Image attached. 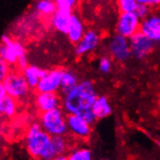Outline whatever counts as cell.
I'll return each mask as SVG.
<instances>
[{
	"label": "cell",
	"instance_id": "cell-1",
	"mask_svg": "<svg viewBox=\"0 0 160 160\" xmlns=\"http://www.w3.org/2000/svg\"><path fill=\"white\" fill-rule=\"evenodd\" d=\"M97 97L98 94L93 82L84 80L70 91L64 93L63 110L68 116H81L91 124L96 120L92 107Z\"/></svg>",
	"mask_w": 160,
	"mask_h": 160
},
{
	"label": "cell",
	"instance_id": "cell-2",
	"mask_svg": "<svg viewBox=\"0 0 160 160\" xmlns=\"http://www.w3.org/2000/svg\"><path fill=\"white\" fill-rule=\"evenodd\" d=\"M25 146L28 153L34 158L52 160L56 156L52 146V137L45 132L38 122H34L27 129Z\"/></svg>",
	"mask_w": 160,
	"mask_h": 160
},
{
	"label": "cell",
	"instance_id": "cell-3",
	"mask_svg": "<svg viewBox=\"0 0 160 160\" xmlns=\"http://www.w3.org/2000/svg\"><path fill=\"white\" fill-rule=\"evenodd\" d=\"M40 125L45 132L48 133L51 137L64 136L68 131L67 117H65L64 112L60 108L42 112Z\"/></svg>",
	"mask_w": 160,
	"mask_h": 160
},
{
	"label": "cell",
	"instance_id": "cell-4",
	"mask_svg": "<svg viewBox=\"0 0 160 160\" xmlns=\"http://www.w3.org/2000/svg\"><path fill=\"white\" fill-rule=\"evenodd\" d=\"M27 56L25 47L18 41H15L7 34H4L0 40V58L9 65L17 64L20 58Z\"/></svg>",
	"mask_w": 160,
	"mask_h": 160
},
{
	"label": "cell",
	"instance_id": "cell-5",
	"mask_svg": "<svg viewBox=\"0 0 160 160\" xmlns=\"http://www.w3.org/2000/svg\"><path fill=\"white\" fill-rule=\"evenodd\" d=\"M3 86L7 95L15 100H20L26 97L30 89L22 73L20 72H11L3 82Z\"/></svg>",
	"mask_w": 160,
	"mask_h": 160
},
{
	"label": "cell",
	"instance_id": "cell-6",
	"mask_svg": "<svg viewBox=\"0 0 160 160\" xmlns=\"http://www.w3.org/2000/svg\"><path fill=\"white\" fill-rule=\"evenodd\" d=\"M141 22L142 21L134 13L120 14L117 22L116 32L118 35L130 39L136 33L140 32Z\"/></svg>",
	"mask_w": 160,
	"mask_h": 160
},
{
	"label": "cell",
	"instance_id": "cell-7",
	"mask_svg": "<svg viewBox=\"0 0 160 160\" xmlns=\"http://www.w3.org/2000/svg\"><path fill=\"white\" fill-rule=\"evenodd\" d=\"M129 40L131 55L136 59H143L152 52L155 43L148 39L142 32H138Z\"/></svg>",
	"mask_w": 160,
	"mask_h": 160
},
{
	"label": "cell",
	"instance_id": "cell-8",
	"mask_svg": "<svg viewBox=\"0 0 160 160\" xmlns=\"http://www.w3.org/2000/svg\"><path fill=\"white\" fill-rule=\"evenodd\" d=\"M108 50L111 56L118 61H126L131 56L129 40L116 34L109 41Z\"/></svg>",
	"mask_w": 160,
	"mask_h": 160
},
{
	"label": "cell",
	"instance_id": "cell-9",
	"mask_svg": "<svg viewBox=\"0 0 160 160\" xmlns=\"http://www.w3.org/2000/svg\"><path fill=\"white\" fill-rule=\"evenodd\" d=\"M61 69L47 71L45 76L40 80L36 89L39 93H56L61 86Z\"/></svg>",
	"mask_w": 160,
	"mask_h": 160
},
{
	"label": "cell",
	"instance_id": "cell-10",
	"mask_svg": "<svg viewBox=\"0 0 160 160\" xmlns=\"http://www.w3.org/2000/svg\"><path fill=\"white\" fill-rule=\"evenodd\" d=\"M67 127L71 134L81 139H86L91 134V124L81 116H68Z\"/></svg>",
	"mask_w": 160,
	"mask_h": 160
},
{
	"label": "cell",
	"instance_id": "cell-11",
	"mask_svg": "<svg viewBox=\"0 0 160 160\" xmlns=\"http://www.w3.org/2000/svg\"><path fill=\"white\" fill-rule=\"evenodd\" d=\"M140 32L154 43L160 41V16L152 15L141 22Z\"/></svg>",
	"mask_w": 160,
	"mask_h": 160
},
{
	"label": "cell",
	"instance_id": "cell-12",
	"mask_svg": "<svg viewBox=\"0 0 160 160\" xmlns=\"http://www.w3.org/2000/svg\"><path fill=\"white\" fill-rule=\"evenodd\" d=\"M100 43V35L95 30H87L82 39L76 45V53L78 55L88 54L95 51Z\"/></svg>",
	"mask_w": 160,
	"mask_h": 160
},
{
	"label": "cell",
	"instance_id": "cell-13",
	"mask_svg": "<svg viewBox=\"0 0 160 160\" xmlns=\"http://www.w3.org/2000/svg\"><path fill=\"white\" fill-rule=\"evenodd\" d=\"M35 102L42 112L58 109L60 106V98L56 93H38Z\"/></svg>",
	"mask_w": 160,
	"mask_h": 160
},
{
	"label": "cell",
	"instance_id": "cell-14",
	"mask_svg": "<svg viewBox=\"0 0 160 160\" xmlns=\"http://www.w3.org/2000/svg\"><path fill=\"white\" fill-rule=\"evenodd\" d=\"M86 32L87 31L86 28H84V24L83 22L82 21V18L77 15H72L70 26L67 32L69 40L72 43L77 45L82 39V37L86 34Z\"/></svg>",
	"mask_w": 160,
	"mask_h": 160
},
{
	"label": "cell",
	"instance_id": "cell-15",
	"mask_svg": "<svg viewBox=\"0 0 160 160\" xmlns=\"http://www.w3.org/2000/svg\"><path fill=\"white\" fill-rule=\"evenodd\" d=\"M73 14L63 13L56 11L52 17H51V24L56 31L61 32L63 34H67L71 18Z\"/></svg>",
	"mask_w": 160,
	"mask_h": 160
},
{
	"label": "cell",
	"instance_id": "cell-16",
	"mask_svg": "<svg viewBox=\"0 0 160 160\" xmlns=\"http://www.w3.org/2000/svg\"><path fill=\"white\" fill-rule=\"evenodd\" d=\"M47 73L46 70L42 69L41 67L36 66V65H29L26 69L22 71V75L29 86L30 88H36L40 80L45 76Z\"/></svg>",
	"mask_w": 160,
	"mask_h": 160
},
{
	"label": "cell",
	"instance_id": "cell-17",
	"mask_svg": "<svg viewBox=\"0 0 160 160\" xmlns=\"http://www.w3.org/2000/svg\"><path fill=\"white\" fill-rule=\"evenodd\" d=\"M92 112L96 119H101L109 117L112 114V108L108 98L104 95H100L94 102Z\"/></svg>",
	"mask_w": 160,
	"mask_h": 160
},
{
	"label": "cell",
	"instance_id": "cell-18",
	"mask_svg": "<svg viewBox=\"0 0 160 160\" xmlns=\"http://www.w3.org/2000/svg\"><path fill=\"white\" fill-rule=\"evenodd\" d=\"M79 80L77 75L75 74L73 71L68 70V69H64L62 70V75H61V86L60 89L66 93L73 89L79 83Z\"/></svg>",
	"mask_w": 160,
	"mask_h": 160
},
{
	"label": "cell",
	"instance_id": "cell-19",
	"mask_svg": "<svg viewBox=\"0 0 160 160\" xmlns=\"http://www.w3.org/2000/svg\"><path fill=\"white\" fill-rule=\"evenodd\" d=\"M35 10L41 16L52 17L56 12L55 1H52V0H40V1H37L35 5Z\"/></svg>",
	"mask_w": 160,
	"mask_h": 160
},
{
	"label": "cell",
	"instance_id": "cell-20",
	"mask_svg": "<svg viewBox=\"0 0 160 160\" xmlns=\"http://www.w3.org/2000/svg\"><path fill=\"white\" fill-rule=\"evenodd\" d=\"M17 100L13 99L10 96H6L3 100L2 104V111H1V116H5L8 118L14 117L17 114Z\"/></svg>",
	"mask_w": 160,
	"mask_h": 160
},
{
	"label": "cell",
	"instance_id": "cell-21",
	"mask_svg": "<svg viewBox=\"0 0 160 160\" xmlns=\"http://www.w3.org/2000/svg\"><path fill=\"white\" fill-rule=\"evenodd\" d=\"M52 146L55 155H63L68 148V143L64 136H55L52 137Z\"/></svg>",
	"mask_w": 160,
	"mask_h": 160
},
{
	"label": "cell",
	"instance_id": "cell-22",
	"mask_svg": "<svg viewBox=\"0 0 160 160\" xmlns=\"http://www.w3.org/2000/svg\"><path fill=\"white\" fill-rule=\"evenodd\" d=\"M68 158L69 160H92V152L88 148H78L72 150Z\"/></svg>",
	"mask_w": 160,
	"mask_h": 160
},
{
	"label": "cell",
	"instance_id": "cell-23",
	"mask_svg": "<svg viewBox=\"0 0 160 160\" xmlns=\"http://www.w3.org/2000/svg\"><path fill=\"white\" fill-rule=\"evenodd\" d=\"M138 0H119L118 7L120 14H131L136 12Z\"/></svg>",
	"mask_w": 160,
	"mask_h": 160
},
{
	"label": "cell",
	"instance_id": "cell-24",
	"mask_svg": "<svg viewBox=\"0 0 160 160\" xmlns=\"http://www.w3.org/2000/svg\"><path fill=\"white\" fill-rule=\"evenodd\" d=\"M77 2L75 0H56V11L72 14L73 9L76 6Z\"/></svg>",
	"mask_w": 160,
	"mask_h": 160
},
{
	"label": "cell",
	"instance_id": "cell-25",
	"mask_svg": "<svg viewBox=\"0 0 160 160\" xmlns=\"http://www.w3.org/2000/svg\"><path fill=\"white\" fill-rule=\"evenodd\" d=\"M112 60L109 56H102L98 61V69L103 74H108L112 70Z\"/></svg>",
	"mask_w": 160,
	"mask_h": 160
},
{
	"label": "cell",
	"instance_id": "cell-26",
	"mask_svg": "<svg viewBox=\"0 0 160 160\" xmlns=\"http://www.w3.org/2000/svg\"><path fill=\"white\" fill-rule=\"evenodd\" d=\"M135 15L140 18V20H142V21L145 20L146 18H148L149 16V7L138 1V6L136 9Z\"/></svg>",
	"mask_w": 160,
	"mask_h": 160
},
{
	"label": "cell",
	"instance_id": "cell-27",
	"mask_svg": "<svg viewBox=\"0 0 160 160\" xmlns=\"http://www.w3.org/2000/svg\"><path fill=\"white\" fill-rule=\"evenodd\" d=\"M10 73V65L0 58V83H3Z\"/></svg>",
	"mask_w": 160,
	"mask_h": 160
},
{
	"label": "cell",
	"instance_id": "cell-28",
	"mask_svg": "<svg viewBox=\"0 0 160 160\" xmlns=\"http://www.w3.org/2000/svg\"><path fill=\"white\" fill-rule=\"evenodd\" d=\"M7 96V92L5 90V88L3 86V83H0V115H1V111H2V104H3V100Z\"/></svg>",
	"mask_w": 160,
	"mask_h": 160
},
{
	"label": "cell",
	"instance_id": "cell-29",
	"mask_svg": "<svg viewBox=\"0 0 160 160\" xmlns=\"http://www.w3.org/2000/svg\"><path fill=\"white\" fill-rule=\"evenodd\" d=\"M138 1L148 6V7H153V6L160 5V0H138Z\"/></svg>",
	"mask_w": 160,
	"mask_h": 160
},
{
	"label": "cell",
	"instance_id": "cell-30",
	"mask_svg": "<svg viewBox=\"0 0 160 160\" xmlns=\"http://www.w3.org/2000/svg\"><path fill=\"white\" fill-rule=\"evenodd\" d=\"M52 160H69V158H68V156H66V155H56Z\"/></svg>",
	"mask_w": 160,
	"mask_h": 160
},
{
	"label": "cell",
	"instance_id": "cell-31",
	"mask_svg": "<svg viewBox=\"0 0 160 160\" xmlns=\"http://www.w3.org/2000/svg\"><path fill=\"white\" fill-rule=\"evenodd\" d=\"M155 143H156V145L160 148V140H156V141H155Z\"/></svg>",
	"mask_w": 160,
	"mask_h": 160
}]
</instances>
